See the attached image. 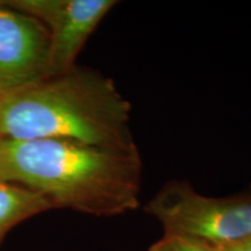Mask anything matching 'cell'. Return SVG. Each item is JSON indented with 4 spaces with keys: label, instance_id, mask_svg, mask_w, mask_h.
Segmentation results:
<instances>
[{
    "label": "cell",
    "instance_id": "8992f818",
    "mask_svg": "<svg viewBox=\"0 0 251 251\" xmlns=\"http://www.w3.org/2000/svg\"><path fill=\"white\" fill-rule=\"evenodd\" d=\"M52 208L40 193L0 179V243L14 226Z\"/></svg>",
    "mask_w": 251,
    "mask_h": 251
},
{
    "label": "cell",
    "instance_id": "ba28073f",
    "mask_svg": "<svg viewBox=\"0 0 251 251\" xmlns=\"http://www.w3.org/2000/svg\"><path fill=\"white\" fill-rule=\"evenodd\" d=\"M220 251H251V236L236 242Z\"/></svg>",
    "mask_w": 251,
    "mask_h": 251
},
{
    "label": "cell",
    "instance_id": "6da1fadb",
    "mask_svg": "<svg viewBox=\"0 0 251 251\" xmlns=\"http://www.w3.org/2000/svg\"><path fill=\"white\" fill-rule=\"evenodd\" d=\"M142 168L137 146L0 139V179L40 193L54 208L105 218L135 211Z\"/></svg>",
    "mask_w": 251,
    "mask_h": 251
},
{
    "label": "cell",
    "instance_id": "5b68a950",
    "mask_svg": "<svg viewBox=\"0 0 251 251\" xmlns=\"http://www.w3.org/2000/svg\"><path fill=\"white\" fill-rule=\"evenodd\" d=\"M49 45L40 20L0 1V96L48 77Z\"/></svg>",
    "mask_w": 251,
    "mask_h": 251
},
{
    "label": "cell",
    "instance_id": "52a82bcc",
    "mask_svg": "<svg viewBox=\"0 0 251 251\" xmlns=\"http://www.w3.org/2000/svg\"><path fill=\"white\" fill-rule=\"evenodd\" d=\"M148 251H214L201 244L177 236V235L164 234L162 238L151 244Z\"/></svg>",
    "mask_w": 251,
    "mask_h": 251
},
{
    "label": "cell",
    "instance_id": "277c9868",
    "mask_svg": "<svg viewBox=\"0 0 251 251\" xmlns=\"http://www.w3.org/2000/svg\"><path fill=\"white\" fill-rule=\"evenodd\" d=\"M9 7L40 20L49 31L48 77L72 70L89 36L118 4L114 0H12Z\"/></svg>",
    "mask_w": 251,
    "mask_h": 251
},
{
    "label": "cell",
    "instance_id": "3957f363",
    "mask_svg": "<svg viewBox=\"0 0 251 251\" xmlns=\"http://www.w3.org/2000/svg\"><path fill=\"white\" fill-rule=\"evenodd\" d=\"M164 234L220 251L251 236V191L230 197L200 194L187 180L166 181L144 206Z\"/></svg>",
    "mask_w": 251,
    "mask_h": 251
},
{
    "label": "cell",
    "instance_id": "7a4b0ae2",
    "mask_svg": "<svg viewBox=\"0 0 251 251\" xmlns=\"http://www.w3.org/2000/svg\"><path fill=\"white\" fill-rule=\"evenodd\" d=\"M0 139L69 140L109 148L136 146L130 103L114 80L78 67L0 96Z\"/></svg>",
    "mask_w": 251,
    "mask_h": 251
}]
</instances>
